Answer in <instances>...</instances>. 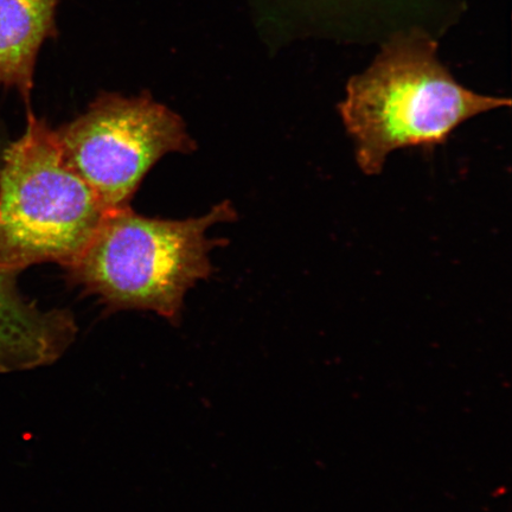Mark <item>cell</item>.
I'll return each mask as SVG.
<instances>
[{
    "mask_svg": "<svg viewBox=\"0 0 512 512\" xmlns=\"http://www.w3.org/2000/svg\"><path fill=\"white\" fill-rule=\"evenodd\" d=\"M56 136L68 162L108 209L128 206L160 158L195 150L182 118L150 95H101Z\"/></svg>",
    "mask_w": 512,
    "mask_h": 512,
    "instance_id": "cell-4",
    "label": "cell"
},
{
    "mask_svg": "<svg viewBox=\"0 0 512 512\" xmlns=\"http://www.w3.org/2000/svg\"><path fill=\"white\" fill-rule=\"evenodd\" d=\"M108 209L68 162L56 131L28 113L0 165V271L79 258Z\"/></svg>",
    "mask_w": 512,
    "mask_h": 512,
    "instance_id": "cell-3",
    "label": "cell"
},
{
    "mask_svg": "<svg viewBox=\"0 0 512 512\" xmlns=\"http://www.w3.org/2000/svg\"><path fill=\"white\" fill-rule=\"evenodd\" d=\"M59 0H0V87L16 88L30 102L37 55L57 35Z\"/></svg>",
    "mask_w": 512,
    "mask_h": 512,
    "instance_id": "cell-7",
    "label": "cell"
},
{
    "mask_svg": "<svg viewBox=\"0 0 512 512\" xmlns=\"http://www.w3.org/2000/svg\"><path fill=\"white\" fill-rule=\"evenodd\" d=\"M232 203L187 220L139 215L130 206L108 210L79 258L66 268L70 284L107 312L151 311L178 323L191 287L213 272L210 253L219 241L209 229L235 219Z\"/></svg>",
    "mask_w": 512,
    "mask_h": 512,
    "instance_id": "cell-2",
    "label": "cell"
},
{
    "mask_svg": "<svg viewBox=\"0 0 512 512\" xmlns=\"http://www.w3.org/2000/svg\"><path fill=\"white\" fill-rule=\"evenodd\" d=\"M16 275L0 271V374L50 366L78 335L72 313L44 311L28 302Z\"/></svg>",
    "mask_w": 512,
    "mask_h": 512,
    "instance_id": "cell-6",
    "label": "cell"
},
{
    "mask_svg": "<svg viewBox=\"0 0 512 512\" xmlns=\"http://www.w3.org/2000/svg\"><path fill=\"white\" fill-rule=\"evenodd\" d=\"M283 44L306 40L377 44L421 30L441 40L465 14V0H272Z\"/></svg>",
    "mask_w": 512,
    "mask_h": 512,
    "instance_id": "cell-5",
    "label": "cell"
},
{
    "mask_svg": "<svg viewBox=\"0 0 512 512\" xmlns=\"http://www.w3.org/2000/svg\"><path fill=\"white\" fill-rule=\"evenodd\" d=\"M439 40L403 31L380 46L370 66L350 78L339 114L364 174H381L396 150L433 151L460 125L510 107L509 99L460 85L438 56Z\"/></svg>",
    "mask_w": 512,
    "mask_h": 512,
    "instance_id": "cell-1",
    "label": "cell"
}]
</instances>
